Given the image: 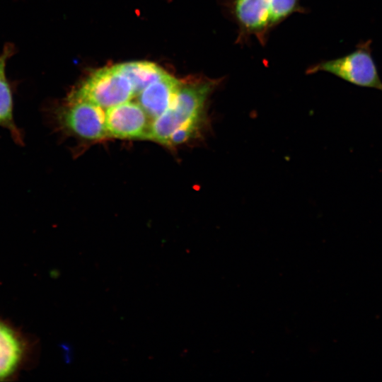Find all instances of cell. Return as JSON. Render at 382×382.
<instances>
[{"label": "cell", "instance_id": "obj_11", "mask_svg": "<svg viewBox=\"0 0 382 382\" xmlns=\"http://www.w3.org/2000/svg\"><path fill=\"white\" fill-rule=\"evenodd\" d=\"M299 0H270V27L299 10Z\"/></svg>", "mask_w": 382, "mask_h": 382}, {"label": "cell", "instance_id": "obj_10", "mask_svg": "<svg viewBox=\"0 0 382 382\" xmlns=\"http://www.w3.org/2000/svg\"><path fill=\"white\" fill-rule=\"evenodd\" d=\"M5 67L0 69V127L8 129L15 143L22 146L23 135L14 121L13 93L6 77Z\"/></svg>", "mask_w": 382, "mask_h": 382}, {"label": "cell", "instance_id": "obj_6", "mask_svg": "<svg viewBox=\"0 0 382 382\" xmlns=\"http://www.w3.org/2000/svg\"><path fill=\"white\" fill-rule=\"evenodd\" d=\"M181 83L175 78L166 74L138 94L139 104L149 117L154 120L169 107Z\"/></svg>", "mask_w": 382, "mask_h": 382}, {"label": "cell", "instance_id": "obj_9", "mask_svg": "<svg viewBox=\"0 0 382 382\" xmlns=\"http://www.w3.org/2000/svg\"><path fill=\"white\" fill-rule=\"evenodd\" d=\"M116 66L129 81L134 96L167 74L156 64L146 61L129 62Z\"/></svg>", "mask_w": 382, "mask_h": 382}, {"label": "cell", "instance_id": "obj_1", "mask_svg": "<svg viewBox=\"0 0 382 382\" xmlns=\"http://www.w3.org/2000/svg\"><path fill=\"white\" fill-rule=\"evenodd\" d=\"M217 83L210 79L182 83L167 110L151 122L148 139L166 145L170 134L180 127L202 129L207 100Z\"/></svg>", "mask_w": 382, "mask_h": 382}, {"label": "cell", "instance_id": "obj_4", "mask_svg": "<svg viewBox=\"0 0 382 382\" xmlns=\"http://www.w3.org/2000/svg\"><path fill=\"white\" fill-rule=\"evenodd\" d=\"M134 96L129 81L115 65L93 72L68 97L108 108L128 101Z\"/></svg>", "mask_w": 382, "mask_h": 382}, {"label": "cell", "instance_id": "obj_7", "mask_svg": "<svg viewBox=\"0 0 382 382\" xmlns=\"http://www.w3.org/2000/svg\"><path fill=\"white\" fill-rule=\"evenodd\" d=\"M233 13L243 32L264 37L270 28V0H234Z\"/></svg>", "mask_w": 382, "mask_h": 382}, {"label": "cell", "instance_id": "obj_3", "mask_svg": "<svg viewBox=\"0 0 382 382\" xmlns=\"http://www.w3.org/2000/svg\"><path fill=\"white\" fill-rule=\"evenodd\" d=\"M371 45V40L360 42L350 53L318 63L309 68L307 73L325 71L357 86L382 90V81L372 57Z\"/></svg>", "mask_w": 382, "mask_h": 382}, {"label": "cell", "instance_id": "obj_12", "mask_svg": "<svg viewBox=\"0 0 382 382\" xmlns=\"http://www.w3.org/2000/svg\"><path fill=\"white\" fill-rule=\"evenodd\" d=\"M12 52L11 47H6L0 55V69L6 66V63Z\"/></svg>", "mask_w": 382, "mask_h": 382}, {"label": "cell", "instance_id": "obj_8", "mask_svg": "<svg viewBox=\"0 0 382 382\" xmlns=\"http://www.w3.org/2000/svg\"><path fill=\"white\" fill-rule=\"evenodd\" d=\"M23 352L21 337L11 327L0 321V380L16 371Z\"/></svg>", "mask_w": 382, "mask_h": 382}, {"label": "cell", "instance_id": "obj_13", "mask_svg": "<svg viewBox=\"0 0 382 382\" xmlns=\"http://www.w3.org/2000/svg\"><path fill=\"white\" fill-rule=\"evenodd\" d=\"M382 91V90H381Z\"/></svg>", "mask_w": 382, "mask_h": 382}, {"label": "cell", "instance_id": "obj_5", "mask_svg": "<svg viewBox=\"0 0 382 382\" xmlns=\"http://www.w3.org/2000/svg\"><path fill=\"white\" fill-rule=\"evenodd\" d=\"M105 118L110 137L148 139L150 117L139 103L128 100L108 108Z\"/></svg>", "mask_w": 382, "mask_h": 382}, {"label": "cell", "instance_id": "obj_2", "mask_svg": "<svg viewBox=\"0 0 382 382\" xmlns=\"http://www.w3.org/2000/svg\"><path fill=\"white\" fill-rule=\"evenodd\" d=\"M50 118L55 129L81 139L96 141L108 137L102 108L87 100L68 97Z\"/></svg>", "mask_w": 382, "mask_h": 382}]
</instances>
